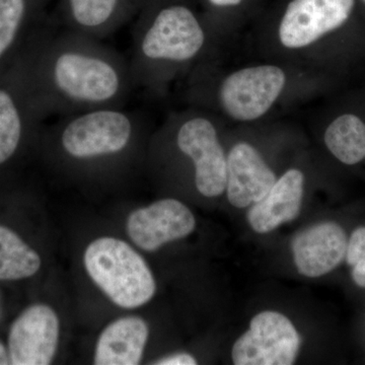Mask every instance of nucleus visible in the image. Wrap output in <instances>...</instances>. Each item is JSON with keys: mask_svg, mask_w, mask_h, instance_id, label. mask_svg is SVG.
Masks as SVG:
<instances>
[{"mask_svg": "<svg viewBox=\"0 0 365 365\" xmlns=\"http://www.w3.org/2000/svg\"><path fill=\"white\" fill-rule=\"evenodd\" d=\"M102 41L66 28L33 34L16 61L46 118L125 107L135 90L129 60Z\"/></svg>", "mask_w": 365, "mask_h": 365, "instance_id": "1", "label": "nucleus"}, {"mask_svg": "<svg viewBox=\"0 0 365 365\" xmlns=\"http://www.w3.org/2000/svg\"><path fill=\"white\" fill-rule=\"evenodd\" d=\"M205 43V31L188 7L175 4L146 16L132 33L129 66L135 90L158 85L165 69L195 59Z\"/></svg>", "mask_w": 365, "mask_h": 365, "instance_id": "2", "label": "nucleus"}, {"mask_svg": "<svg viewBox=\"0 0 365 365\" xmlns=\"http://www.w3.org/2000/svg\"><path fill=\"white\" fill-rule=\"evenodd\" d=\"M53 127L54 150L76 163L122 158L138 144L141 122L138 111L125 107L104 108L59 117Z\"/></svg>", "mask_w": 365, "mask_h": 365, "instance_id": "3", "label": "nucleus"}, {"mask_svg": "<svg viewBox=\"0 0 365 365\" xmlns=\"http://www.w3.org/2000/svg\"><path fill=\"white\" fill-rule=\"evenodd\" d=\"M83 263L91 279L118 307L137 309L155 297L157 284L148 263L122 240L103 237L91 242Z\"/></svg>", "mask_w": 365, "mask_h": 365, "instance_id": "4", "label": "nucleus"}, {"mask_svg": "<svg viewBox=\"0 0 365 365\" xmlns=\"http://www.w3.org/2000/svg\"><path fill=\"white\" fill-rule=\"evenodd\" d=\"M300 342L289 319L277 312H262L235 343L232 361L235 365H292L299 355Z\"/></svg>", "mask_w": 365, "mask_h": 365, "instance_id": "5", "label": "nucleus"}, {"mask_svg": "<svg viewBox=\"0 0 365 365\" xmlns=\"http://www.w3.org/2000/svg\"><path fill=\"white\" fill-rule=\"evenodd\" d=\"M176 145L194 165V180L203 196L222 195L227 188V158L215 125L207 118L190 116L180 123Z\"/></svg>", "mask_w": 365, "mask_h": 365, "instance_id": "6", "label": "nucleus"}, {"mask_svg": "<svg viewBox=\"0 0 365 365\" xmlns=\"http://www.w3.org/2000/svg\"><path fill=\"white\" fill-rule=\"evenodd\" d=\"M285 83L287 76L279 67H249L227 76L220 86L218 98L230 117L239 121H253L269 111Z\"/></svg>", "mask_w": 365, "mask_h": 365, "instance_id": "7", "label": "nucleus"}, {"mask_svg": "<svg viewBox=\"0 0 365 365\" xmlns=\"http://www.w3.org/2000/svg\"><path fill=\"white\" fill-rule=\"evenodd\" d=\"M44 118L16 60L0 74V165L14 157L28 131Z\"/></svg>", "mask_w": 365, "mask_h": 365, "instance_id": "8", "label": "nucleus"}, {"mask_svg": "<svg viewBox=\"0 0 365 365\" xmlns=\"http://www.w3.org/2000/svg\"><path fill=\"white\" fill-rule=\"evenodd\" d=\"M356 0H292L279 26L283 46L299 49L341 30L354 13Z\"/></svg>", "mask_w": 365, "mask_h": 365, "instance_id": "9", "label": "nucleus"}, {"mask_svg": "<svg viewBox=\"0 0 365 365\" xmlns=\"http://www.w3.org/2000/svg\"><path fill=\"white\" fill-rule=\"evenodd\" d=\"M60 323L56 312L44 304L26 307L11 327L9 361L14 365L51 364L58 347Z\"/></svg>", "mask_w": 365, "mask_h": 365, "instance_id": "10", "label": "nucleus"}, {"mask_svg": "<svg viewBox=\"0 0 365 365\" xmlns=\"http://www.w3.org/2000/svg\"><path fill=\"white\" fill-rule=\"evenodd\" d=\"M196 220L181 201L167 198L132 211L127 217V235L133 244L146 252H155L168 242L188 237Z\"/></svg>", "mask_w": 365, "mask_h": 365, "instance_id": "11", "label": "nucleus"}, {"mask_svg": "<svg viewBox=\"0 0 365 365\" xmlns=\"http://www.w3.org/2000/svg\"><path fill=\"white\" fill-rule=\"evenodd\" d=\"M347 246V235L337 223L322 222L307 228L292 242L297 271L309 278L330 273L344 260Z\"/></svg>", "mask_w": 365, "mask_h": 365, "instance_id": "12", "label": "nucleus"}, {"mask_svg": "<svg viewBox=\"0 0 365 365\" xmlns=\"http://www.w3.org/2000/svg\"><path fill=\"white\" fill-rule=\"evenodd\" d=\"M276 177L258 150L249 143L235 144L227 157V193L232 206L248 207L267 194Z\"/></svg>", "mask_w": 365, "mask_h": 365, "instance_id": "13", "label": "nucleus"}, {"mask_svg": "<svg viewBox=\"0 0 365 365\" xmlns=\"http://www.w3.org/2000/svg\"><path fill=\"white\" fill-rule=\"evenodd\" d=\"M304 182V174L295 169L277 180L267 195L250 208L248 220L255 232L267 234L294 220L302 209Z\"/></svg>", "mask_w": 365, "mask_h": 365, "instance_id": "14", "label": "nucleus"}, {"mask_svg": "<svg viewBox=\"0 0 365 365\" xmlns=\"http://www.w3.org/2000/svg\"><path fill=\"white\" fill-rule=\"evenodd\" d=\"M148 324L136 316L115 319L106 327L97 341L95 364L136 365L143 359L148 343Z\"/></svg>", "mask_w": 365, "mask_h": 365, "instance_id": "15", "label": "nucleus"}, {"mask_svg": "<svg viewBox=\"0 0 365 365\" xmlns=\"http://www.w3.org/2000/svg\"><path fill=\"white\" fill-rule=\"evenodd\" d=\"M66 29L95 39L114 34L126 19L124 0H67Z\"/></svg>", "mask_w": 365, "mask_h": 365, "instance_id": "16", "label": "nucleus"}, {"mask_svg": "<svg viewBox=\"0 0 365 365\" xmlns=\"http://www.w3.org/2000/svg\"><path fill=\"white\" fill-rule=\"evenodd\" d=\"M324 140L329 151L346 165L365 160V120L356 113L345 112L327 127Z\"/></svg>", "mask_w": 365, "mask_h": 365, "instance_id": "17", "label": "nucleus"}, {"mask_svg": "<svg viewBox=\"0 0 365 365\" xmlns=\"http://www.w3.org/2000/svg\"><path fill=\"white\" fill-rule=\"evenodd\" d=\"M39 254L11 228L0 225V281L25 279L40 270Z\"/></svg>", "mask_w": 365, "mask_h": 365, "instance_id": "18", "label": "nucleus"}, {"mask_svg": "<svg viewBox=\"0 0 365 365\" xmlns=\"http://www.w3.org/2000/svg\"><path fill=\"white\" fill-rule=\"evenodd\" d=\"M28 0H0V74L11 57L20 55V42L28 26Z\"/></svg>", "mask_w": 365, "mask_h": 365, "instance_id": "19", "label": "nucleus"}, {"mask_svg": "<svg viewBox=\"0 0 365 365\" xmlns=\"http://www.w3.org/2000/svg\"><path fill=\"white\" fill-rule=\"evenodd\" d=\"M346 261L352 267V278L359 287L365 288V227L355 230L348 240Z\"/></svg>", "mask_w": 365, "mask_h": 365, "instance_id": "20", "label": "nucleus"}, {"mask_svg": "<svg viewBox=\"0 0 365 365\" xmlns=\"http://www.w3.org/2000/svg\"><path fill=\"white\" fill-rule=\"evenodd\" d=\"M157 365H195L196 359L188 353H178L155 362Z\"/></svg>", "mask_w": 365, "mask_h": 365, "instance_id": "21", "label": "nucleus"}, {"mask_svg": "<svg viewBox=\"0 0 365 365\" xmlns=\"http://www.w3.org/2000/svg\"><path fill=\"white\" fill-rule=\"evenodd\" d=\"M211 4L215 6H234L241 4L242 0H208Z\"/></svg>", "mask_w": 365, "mask_h": 365, "instance_id": "22", "label": "nucleus"}, {"mask_svg": "<svg viewBox=\"0 0 365 365\" xmlns=\"http://www.w3.org/2000/svg\"><path fill=\"white\" fill-rule=\"evenodd\" d=\"M9 361V353H6V347L0 343V364H7Z\"/></svg>", "mask_w": 365, "mask_h": 365, "instance_id": "23", "label": "nucleus"}, {"mask_svg": "<svg viewBox=\"0 0 365 365\" xmlns=\"http://www.w3.org/2000/svg\"><path fill=\"white\" fill-rule=\"evenodd\" d=\"M2 314V302H1V294H0V317H1Z\"/></svg>", "mask_w": 365, "mask_h": 365, "instance_id": "24", "label": "nucleus"}, {"mask_svg": "<svg viewBox=\"0 0 365 365\" xmlns=\"http://www.w3.org/2000/svg\"><path fill=\"white\" fill-rule=\"evenodd\" d=\"M362 2H364V4H365V0H362Z\"/></svg>", "mask_w": 365, "mask_h": 365, "instance_id": "25", "label": "nucleus"}]
</instances>
